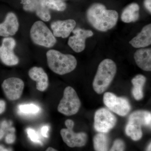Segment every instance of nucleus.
Listing matches in <instances>:
<instances>
[{
    "label": "nucleus",
    "instance_id": "obj_1",
    "mask_svg": "<svg viewBox=\"0 0 151 151\" xmlns=\"http://www.w3.org/2000/svg\"><path fill=\"white\" fill-rule=\"evenodd\" d=\"M86 18L94 28L100 31L106 32L116 25L119 14L116 11L107 9L102 4L95 3L87 10Z\"/></svg>",
    "mask_w": 151,
    "mask_h": 151
},
{
    "label": "nucleus",
    "instance_id": "obj_2",
    "mask_svg": "<svg viewBox=\"0 0 151 151\" xmlns=\"http://www.w3.org/2000/svg\"><path fill=\"white\" fill-rule=\"evenodd\" d=\"M47 64L52 71L58 75L70 73L75 69L77 60L70 54H64L55 50H48L46 53Z\"/></svg>",
    "mask_w": 151,
    "mask_h": 151
},
{
    "label": "nucleus",
    "instance_id": "obj_3",
    "mask_svg": "<svg viewBox=\"0 0 151 151\" xmlns=\"http://www.w3.org/2000/svg\"><path fill=\"white\" fill-rule=\"evenodd\" d=\"M116 63L110 59L103 60L99 65L92 86L96 93L101 94L110 86L116 75Z\"/></svg>",
    "mask_w": 151,
    "mask_h": 151
},
{
    "label": "nucleus",
    "instance_id": "obj_4",
    "mask_svg": "<svg viewBox=\"0 0 151 151\" xmlns=\"http://www.w3.org/2000/svg\"><path fill=\"white\" fill-rule=\"evenodd\" d=\"M151 114L149 111H135L130 115L125 132L127 136L134 141L140 139L142 137V127H151Z\"/></svg>",
    "mask_w": 151,
    "mask_h": 151
},
{
    "label": "nucleus",
    "instance_id": "obj_5",
    "mask_svg": "<svg viewBox=\"0 0 151 151\" xmlns=\"http://www.w3.org/2000/svg\"><path fill=\"white\" fill-rule=\"evenodd\" d=\"M30 35L33 42L40 46L50 48L56 43L53 33L46 24L40 21L36 22L32 25Z\"/></svg>",
    "mask_w": 151,
    "mask_h": 151
},
{
    "label": "nucleus",
    "instance_id": "obj_6",
    "mask_svg": "<svg viewBox=\"0 0 151 151\" xmlns=\"http://www.w3.org/2000/svg\"><path fill=\"white\" fill-rule=\"evenodd\" d=\"M81 103L77 93L71 86H67L63 92V96L58 107V111L66 116L77 113Z\"/></svg>",
    "mask_w": 151,
    "mask_h": 151
},
{
    "label": "nucleus",
    "instance_id": "obj_7",
    "mask_svg": "<svg viewBox=\"0 0 151 151\" xmlns=\"http://www.w3.org/2000/svg\"><path fill=\"white\" fill-rule=\"evenodd\" d=\"M116 116L107 108H101L95 112L94 128L99 133H108L116 126Z\"/></svg>",
    "mask_w": 151,
    "mask_h": 151
},
{
    "label": "nucleus",
    "instance_id": "obj_8",
    "mask_svg": "<svg viewBox=\"0 0 151 151\" xmlns=\"http://www.w3.org/2000/svg\"><path fill=\"white\" fill-rule=\"evenodd\" d=\"M103 100L105 106L109 110L119 116H126L131 110V105L127 98L117 97L111 92L105 93Z\"/></svg>",
    "mask_w": 151,
    "mask_h": 151
},
{
    "label": "nucleus",
    "instance_id": "obj_9",
    "mask_svg": "<svg viewBox=\"0 0 151 151\" xmlns=\"http://www.w3.org/2000/svg\"><path fill=\"white\" fill-rule=\"evenodd\" d=\"M16 45L15 40L13 38L6 37L3 40L0 46V59L6 65L12 66L19 63V58L14 52Z\"/></svg>",
    "mask_w": 151,
    "mask_h": 151
},
{
    "label": "nucleus",
    "instance_id": "obj_10",
    "mask_svg": "<svg viewBox=\"0 0 151 151\" xmlns=\"http://www.w3.org/2000/svg\"><path fill=\"white\" fill-rule=\"evenodd\" d=\"M24 86L23 81L17 77H11L6 79L2 84V88L6 97L12 101L20 98Z\"/></svg>",
    "mask_w": 151,
    "mask_h": 151
},
{
    "label": "nucleus",
    "instance_id": "obj_11",
    "mask_svg": "<svg viewBox=\"0 0 151 151\" xmlns=\"http://www.w3.org/2000/svg\"><path fill=\"white\" fill-rule=\"evenodd\" d=\"M74 35L68 39V45L76 52L83 51L85 48L86 40L93 35V33L89 30L77 28L73 30Z\"/></svg>",
    "mask_w": 151,
    "mask_h": 151
},
{
    "label": "nucleus",
    "instance_id": "obj_12",
    "mask_svg": "<svg viewBox=\"0 0 151 151\" xmlns=\"http://www.w3.org/2000/svg\"><path fill=\"white\" fill-rule=\"evenodd\" d=\"M73 129H63L60 131V135L64 142L72 148L85 145L87 141V135L84 132L75 133Z\"/></svg>",
    "mask_w": 151,
    "mask_h": 151
},
{
    "label": "nucleus",
    "instance_id": "obj_13",
    "mask_svg": "<svg viewBox=\"0 0 151 151\" xmlns=\"http://www.w3.org/2000/svg\"><path fill=\"white\" fill-rule=\"evenodd\" d=\"M76 25V22L72 19L57 21L52 23L51 28L53 34L56 37L65 38L69 36Z\"/></svg>",
    "mask_w": 151,
    "mask_h": 151
},
{
    "label": "nucleus",
    "instance_id": "obj_14",
    "mask_svg": "<svg viewBox=\"0 0 151 151\" xmlns=\"http://www.w3.org/2000/svg\"><path fill=\"white\" fill-rule=\"evenodd\" d=\"M17 18L14 14L9 12L7 14L4 21L0 24V36L8 37L13 36L19 29Z\"/></svg>",
    "mask_w": 151,
    "mask_h": 151
},
{
    "label": "nucleus",
    "instance_id": "obj_15",
    "mask_svg": "<svg viewBox=\"0 0 151 151\" xmlns=\"http://www.w3.org/2000/svg\"><path fill=\"white\" fill-rule=\"evenodd\" d=\"M29 76L36 82V88L39 91L43 92L48 87V78L47 74L41 67H33L29 71Z\"/></svg>",
    "mask_w": 151,
    "mask_h": 151
},
{
    "label": "nucleus",
    "instance_id": "obj_16",
    "mask_svg": "<svg viewBox=\"0 0 151 151\" xmlns=\"http://www.w3.org/2000/svg\"><path fill=\"white\" fill-rule=\"evenodd\" d=\"M129 43L135 48H143L151 44V24L143 27L141 32L130 41Z\"/></svg>",
    "mask_w": 151,
    "mask_h": 151
},
{
    "label": "nucleus",
    "instance_id": "obj_17",
    "mask_svg": "<svg viewBox=\"0 0 151 151\" xmlns=\"http://www.w3.org/2000/svg\"><path fill=\"white\" fill-rule=\"evenodd\" d=\"M134 58L140 68L145 71H151V48H141L138 50L134 54Z\"/></svg>",
    "mask_w": 151,
    "mask_h": 151
},
{
    "label": "nucleus",
    "instance_id": "obj_18",
    "mask_svg": "<svg viewBox=\"0 0 151 151\" xmlns=\"http://www.w3.org/2000/svg\"><path fill=\"white\" fill-rule=\"evenodd\" d=\"M139 6L137 3H132L127 6L123 12L121 16L122 21L127 23L135 22L139 17Z\"/></svg>",
    "mask_w": 151,
    "mask_h": 151
},
{
    "label": "nucleus",
    "instance_id": "obj_19",
    "mask_svg": "<svg viewBox=\"0 0 151 151\" xmlns=\"http://www.w3.org/2000/svg\"><path fill=\"white\" fill-rule=\"evenodd\" d=\"M145 76L142 74H138L132 79L133 85L132 93L135 100H140L143 97V87L146 82Z\"/></svg>",
    "mask_w": 151,
    "mask_h": 151
},
{
    "label": "nucleus",
    "instance_id": "obj_20",
    "mask_svg": "<svg viewBox=\"0 0 151 151\" xmlns=\"http://www.w3.org/2000/svg\"><path fill=\"white\" fill-rule=\"evenodd\" d=\"M23 9L27 12H35L38 17L46 9V7L41 3L40 0H21Z\"/></svg>",
    "mask_w": 151,
    "mask_h": 151
},
{
    "label": "nucleus",
    "instance_id": "obj_21",
    "mask_svg": "<svg viewBox=\"0 0 151 151\" xmlns=\"http://www.w3.org/2000/svg\"><path fill=\"white\" fill-rule=\"evenodd\" d=\"M94 149L96 151H108L109 139L105 133H99L93 139Z\"/></svg>",
    "mask_w": 151,
    "mask_h": 151
},
{
    "label": "nucleus",
    "instance_id": "obj_22",
    "mask_svg": "<svg viewBox=\"0 0 151 151\" xmlns=\"http://www.w3.org/2000/svg\"><path fill=\"white\" fill-rule=\"evenodd\" d=\"M41 3L47 8L63 12L66 8V4L62 0H40Z\"/></svg>",
    "mask_w": 151,
    "mask_h": 151
},
{
    "label": "nucleus",
    "instance_id": "obj_23",
    "mask_svg": "<svg viewBox=\"0 0 151 151\" xmlns=\"http://www.w3.org/2000/svg\"><path fill=\"white\" fill-rule=\"evenodd\" d=\"M18 109L21 113L28 115L37 114L40 111V107L34 104L20 105L18 106Z\"/></svg>",
    "mask_w": 151,
    "mask_h": 151
},
{
    "label": "nucleus",
    "instance_id": "obj_24",
    "mask_svg": "<svg viewBox=\"0 0 151 151\" xmlns=\"http://www.w3.org/2000/svg\"><path fill=\"white\" fill-rule=\"evenodd\" d=\"M27 132L28 137L31 140L35 143L42 144L40 139L39 136L35 130L32 128H28L27 130Z\"/></svg>",
    "mask_w": 151,
    "mask_h": 151
},
{
    "label": "nucleus",
    "instance_id": "obj_25",
    "mask_svg": "<svg viewBox=\"0 0 151 151\" xmlns=\"http://www.w3.org/2000/svg\"><path fill=\"white\" fill-rule=\"evenodd\" d=\"M125 144L123 141L117 139L114 142L113 147L110 151H124Z\"/></svg>",
    "mask_w": 151,
    "mask_h": 151
},
{
    "label": "nucleus",
    "instance_id": "obj_26",
    "mask_svg": "<svg viewBox=\"0 0 151 151\" xmlns=\"http://www.w3.org/2000/svg\"><path fill=\"white\" fill-rule=\"evenodd\" d=\"M15 136L13 134H9L6 137L5 141L7 144H12L15 141Z\"/></svg>",
    "mask_w": 151,
    "mask_h": 151
},
{
    "label": "nucleus",
    "instance_id": "obj_27",
    "mask_svg": "<svg viewBox=\"0 0 151 151\" xmlns=\"http://www.w3.org/2000/svg\"><path fill=\"white\" fill-rule=\"evenodd\" d=\"M49 130V127L47 126H45L41 129V134L43 137H48V132Z\"/></svg>",
    "mask_w": 151,
    "mask_h": 151
},
{
    "label": "nucleus",
    "instance_id": "obj_28",
    "mask_svg": "<svg viewBox=\"0 0 151 151\" xmlns=\"http://www.w3.org/2000/svg\"><path fill=\"white\" fill-rule=\"evenodd\" d=\"M151 0H145L144 1V5L146 9L150 12V13H151Z\"/></svg>",
    "mask_w": 151,
    "mask_h": 151
},
{
    "label": "nucleus",
    "instance_id": "obj_29",
    "mask_svg": "<svg viewBox=\"0 0 151 151\" xmlns=\"http://www.w3.org/2000/svg\"><path fill=\"white\" fill-rule=\"evenodd\" d=\"M65 124L67 128H73L74 127V122L70 119L66 120L65 121Z\"/></svg>",
    "mask_w": 151,
    "mask_h": 151
},
{
    "label": "nucleus",
    "instance_id": "obj_30",
    "mask_svg": "<svg viewBox=\"0 0 151 151\" xmlns=\"http://www.w3.org/2000/svg\"><path fill=\"white\" fill-rule=\"evenodd\" d=\"M6 103L3 100H0V114L2 113L5 110Z\"/></svg>",
    "mask_w": 151,
    "mask_h": 151
},
{
    "label": "nucleus",
    "instance_id": "obj_31",
    "mask_svg": "<svg viewBox=\"0 0 151 151\" xmlns=\"http://www.w3.org/2000/svg\"><path fill=\"white\" fill-rule=\"evenodd\" d=\"M0 151H12V149H6L3 146L0 145Z\"/></svg>",
    "mask_w": 151,
    "mask_h": 151
},
{
    "label": "nucleus",
    "instance_id": "obj_32",
    "mask_svg": "<svg viewBox=\"0 0 151 151\" xmlns=\"http://www.w3.org/2000/svg\"><path fill=\"white\" fill-rule=\"evenodd\" d=\"M4 135V131L3 129H0V140L2 139Z\"/></svg>",
    "mask_w": 151,
    "mask_h": 151
},
{
    "label": "nucleus",
    "instance_id": "obj_33",
    "mask_svg": "<svg viewBox=\"0 0 151 151\" xmlns=\"http://www.w3.org/2000/svg\"><path fill=\"white\" fill-rule=\"evenodd\" d=\"M45 151H58L57 150H55L53 148L51 147H49Z\"/></svg>",
    "mask_w": 151,
    "mask_h": 151
},
{
    "label": "nucleus",
    "instance_id": "obj_34",
    "mask_svg": "<svg viewBox=\"0 0 151 151\" xmlns=\"http://www.w3.org/2000/svg\"><path fill=\"white\" fill-rule=\"evenodd\" d=\"M151 143H150V145H149L148 147L147 150V151H151Z\"/></svg>",
    "mask_w": 151,
    "mask_h": 151
},
{
    "label": "nucleus",
    "instance_id": "obj_35",
    "mask_svg": "<svg viewBox=\"0 0 151 151\" xmlns=\"http://www.w3.org/2000/svg\"></svg>",
    "mask_w": 151,
    "mask_h": 151
}]
</instances>
